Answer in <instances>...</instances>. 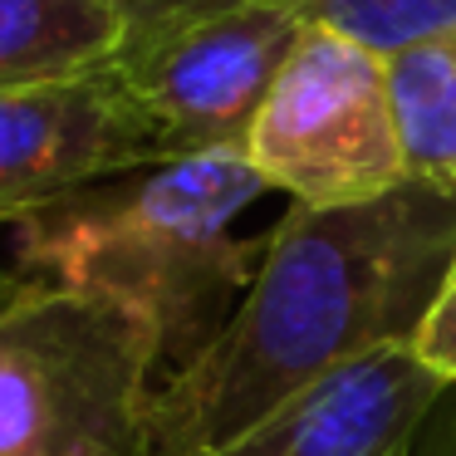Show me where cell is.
I'll return each instance as SVG.
<instances>
[{
	"instance_id": "6da1fadb",
	"label": "cell",
	"mask_w": 456,
	"mask_h": 456,
	"mask_svg": "<svg viewBox=\"0 0 456 456\" xmlns=\"http://www.w3.org/2000/svg\"><path fill=\"white\" fill-rule=\"evenodd\" d=\"M456 260V191L403 182L363 207H289L236 314L148 397V456H207L329 373L407 348Z\"/></svg>"
},
{
	"instance_id": "8fae6325",
	"label": "cell",
	"mask_w": 456,
	"mask_h": 456,
	"mask_svg": "<svg viewBox=\"0 0 456 456\" xmlns=\"http://www.w3.org/2000/svg\"><path fill=\"white\" fill-rule=\"evenodd\" d=\"M412 354L422 358L442 383L456 387V260H452V270H446L442 289H436L432 309H427L422 329H417Z\"/></svg>"
},
{
	"instance_id": "5b68a950",
	"label": "cell",
	"mask_w": 456,
	"mask_h": 456,
	"mask_svg": "<svg viewBox=\"0 0 456 456\" xmlns=\"http://www.w3.org/2000/svg\"><path fill=\"white\" fill-rule=\"evenodd\" d=\"M265 187L295 207H363L407 182L383 54L305 25L246 142Z\"/></svg>"
},
{
	"instance_id": "5bb4252c",
	"label": "cell",
	"mask_w": 456,
	"mask_h": 456,
	"mask_svg": "<svg viewBox=\"0 0 456 456\" xmlns=\"http://www.w3.org/2000/svg\"><path fill=\"white\" fill-rule=\"evenodd\" d=\"M436 456H456V422H452V432H446V442H442V452Z\"/></svg>"
},
{
	"instance_id": "52a82bcc",
	"label": "cell",
	"mask_w": 456,
	"mask_h": 456,
	"mask_svg": "<svg viewBox=\"0 0 456 456\" xmlns=\"http://www.w3.org/2000/svg\"><path fill=\"white\" fill-rule=\"evenodd\" d=\"M446 387L412 344L383 348L329 373L207 456H412Z\"/></svg>"
},
{
	"instance_id": "7a4b0ae2",
	"label": "cell",
	"mask_w": 456,
	"mask_h": 456,
	"mask_svg": "<svg viewBox=\"0 0 456 456\" xmlns=\"http://www.w3.org/2000/svg\"><path fill=\"white\" fill-rule=\"evenodd\" d=\"M260 191L246 152L158 162L35 207L11 226L15 260L20 275L128 309L167 378L226 329L256 280L265 240H236L231 221Z\"/></svg>"
},
{
	"instance_id": "9c48e42d",
	"label": "cell",
	"mask_w": 456,
	"mask_h": 456,
	"mask_svg": "<svg viewBox=\"0 0 456 456\" xmlns=\"http://www.w3.org/2000/svg\"><path fill=\"white\" fill-rule=\"evenodd\" d=\"M383 69L407 182L456 191V30L387 54Z\"/></svg>"
},
{
	"instance_id": "30bf717a",
	"label": "cell",
	"mask_w": 456,
	"mask_h": 456,
	"mask_svg": "<svg viewBox=\"0 0 456 456\" xmlns=\"http://www.w3.org/2000/svg\"><path fill=\"white\" fill-rule=\"evenodd\" d=\"M289 11L299 25L334 30L373 54H397L417 40L456 30V0H265Z\"/></svg>"
},
{
	"instance_id": "8992f818",
	"label": "cell",
	"mask_w": 456,
	"mask_h": 456,
	"mask_svg": "<svg viewBox=\"0 0 456 456\" xmlns=\"http://www.w3.org/2000/svg\"><path fill=\"white\" fill-rule=\"evenodd\" d=\"M162 148L103 64L35 89H0V226L123 172L158 167Z\"/></svg>"
},
{
	"instance_id": "3957f363",
	"label": "cell",
	"mask_w": 456,
	"mask_h": 456,
	"mask_svg": "<svg viewBox=\"0 0 456 456\" xmlns=\"http://www.w3.org/2000/svg\"><path fill=\"white\" fill-rule=\"evenodd\" d=\"M152 334L99 295L0 270V456H64L79 436L142 427Z\"/></svg>"
},
{
	"instance_id": "ba28073f",
	"label": "cell",
	"mask_w": 456,
	"mask_h": 456,
	"mask_svg": "<svg viewBox=\"0 0 456 456\" xmlns=\"http://www.w3.org/2000/svg\"><path fill=\"white\" fill-rule=\"evenodd\" d=\"M123 40V15L99 0H0V89L94 74Z\"/></svg>"
},
{
	"instance_id": "277c9868",
	"label": "cell",
	"mask_w": 456,
	"mask_h": 456,
	"mask_svg": "<svg viewBox=\"0 0 456 456\" xmlns=\"http://www.w3.org/2000/svg\"><path fill=\"white\" fill-rule=\"evenodd\" d=\"M305 25L265 0H207L123 25L103 74L152 133L162 158L246 152Z\"/></svg>"
},
{
	"instance_id": "7c38bea8",
	"label": "cell",
	"mask_w": 456,
	"mask_h": 456,
	"mask_svg": "<svg viewBox=\"0 0 456 456\" xmlns=\"http://www.w3.org/2000/svg\"><path fill=\"white\" fill-rule=\"evenodd\" d=\"M64 456H148V442H142V427H113V432L79 436Z\"/></svg>"
},
{
	"instance_id": "4fadbf2b",
	"label": "cell",
	"mask_w": 456,
	"mask_h": 456,
	"mask_svg": "<svg viewBox=\"0 0 456 456\" xmlns=\"http://www.w3.org/2000/svg\"><path fill=\"white\" fill-rule=\"evenodd\" d=\"M109 11L123 15V25L133 20H152V15H167V11H187V5H207V0H99Z\"/></svg>"
}]
</instances>
